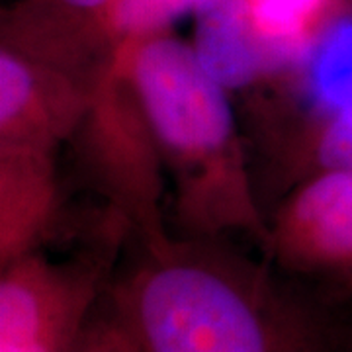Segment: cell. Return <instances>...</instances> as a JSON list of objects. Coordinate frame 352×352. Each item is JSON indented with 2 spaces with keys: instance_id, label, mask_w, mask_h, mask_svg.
I'll use <instances>...</instances> for the list:
<instances>
[{
  "instance_id": "cell-1",
  "label": "cell",
  "mask_w": 352,
  "mask_h": 352,
  "mask_svg": "<svg viewBox=\"0 0 352 352\" xmlns=\"http://www.w3.org/2000/svg\"><path fill=\"white\" fill-rule=\"evenodd\" d=\"M108 302L139 352H352V303L231 239L131 237Z\"/></svg>"
},
{
  "instance_id": "cell-2",
  "label": "cell",
  "mask_w": 352,
  "mask_h": 352,
  "mask_svg": "<svg viewBox=\"0 0 352 352\" xmlns=\"http://www.w3.org/2000/svg\"><path fill=\"white\" fill-rule=\"evenodd\" d=\"M116 61L149 120L168 180L170 231L247 241L261 251L266 212L235 98L173 30L122 39Z\"/></svg>"
},
{
  "instance_id": "cell-3",
  "label": "cell",
  "mask_w": 352,
  "mask_h": 352,
  "mask_svg": "<svg viewBox=\"0 0 352 352\" xmlns=\"http://www.w3.org/2000/svg\"><path fill=\"white\" fill-rule=\"evenodd\" d=\"M131 229L110 210L65 258L45 251L0 266V352H69L104 302Z\"/></svg>"
},
{
  "instance_id": "cell-4",
  "label": "cell",
  "mask_w": 352,
  "mask_h": 352,
  "mask_svg": "<svg viewBox=\"0 0 352 352\" xmlns=\"http://www.w3.org/2000/svg\"><path fill=\"white\" fill-rule=\"evenodd\" d=\"M76 176L133 239H157L166 223L168 180L149 120L118 61L102 76L87 116L67 143Z\"/></svg>"
},
{
  "instance_id": "cell-5",
  "label": "cell",
  "mask_w": 352,
  "mask_h": 352,
  "mask_svg": "<svg viewBox=\"0 0 352 352\" xmlns=\"http://www.w3.org/2000/svg\"><path fill=\"white\" fill-rule=\"evenodd\" d=\"M261 254L282 272L352 303V168L315 173L266 210Z\"/></svg>"
},
{
  "instance_id": "cell-6",
  "label": "cell",
  "mask_w": 352,
  "mask_h": 352,
  "mask_svg": "<svg viewBox=\"0 0 352 352\" xmlns=\"http://www.w3.org/2000/svg\"><path fill=\"white\" fill-rule=\"evenodd\" d=\"M245 116L264 212L307 176L352 168V96L325 108L258 96Z\"/></svg>"
},
{
  "instance_id": "cell-7",
  "label": "cell",
  "mask_w": 352,
  "mask_h": 352,
  "mask_svg": "<svg viewBox=\"0 0 352 352\" xmlns=\"http://www.w3.org/2000/svg\"><path fill=\"white\" fill-rule=\"evenodd\" d=\"M98 82L0 45V147L57 153L82 124Z\"/></svg>"
},
{
  "instance_id": "cell-8",
  "label": "cell",
  "mask_w": 352,
  "mask_h": 352,
  "mask_svg": "<svg viewBox=\"0 0 352 352\" xmlns=\"http://www.w3.org/2000/svg\"><path fill=\"white\" fill-rule=\"evenodd\" d=\"M82 233L65 227L57 153L0 147V266Z\"/></svg>"
},
{
  "instance_id": "cell-9",
  "label": "cell",
  "mask_w": 352,
  "mask_h": 352,
  "mask_svg": "<svg viewBox=\"0 0 352 352\" xmlns=\"http://www.w3.org/2000/svg\"><path fill=\"white\" fill-rule=\"evenodd\" d=\"M192 16L190 45L233 98H254L282 80V65L258 34L245 0H206Z\"/></svg>"
},
{
  "instance_id": "cell-10",
  "label": "cell",
  "mask_w": 352,
  "mask_h": 352,
  "mask_svg": "<svg viewBox=\"0 0 352 352\" xmlns=\"http://www.w3.org/2000/svg\"><path fill=\"white\" fill-rule=\"evenodd\" d=\"M258 34L282 65L284 85L333 28L352 18V0H245Z\"/></svg>"
},
{
  "instance_id": "cell-11",
  "label": "cell",
  "mask_w": 352,
  "mask_h": 352,
  "mask_svg": "<svg viewBox=\"0 0 352 352\" xmlns=\"http://www.w3.org/2000/svg\"><path fill=\"white\" fill-rule=\"evenodd\" d=\"M206 0H118L110 25L118 41L173 30L182 16H192Z\"/></svg>"
},
{
  "instance_id": "cell-12",
  "label": "cell",
  "mask_w": 352,
  "mask_h": 352,
  "mask_svg": "<svg viewBox=\"0 0 352 352\" xmlns=\"http://www.w3.org/2000/svg\"><path fill=\"white\" fill-rule=\"evenodd\" d=\"M69 352H138V344L108 302V294Z\"/></svg>"
},
{
  "instance_id": "cell-13",
  "label": "cell",
  "mask_w": 352,
  "mask_h": 352,
  "mask_svg": "<svg viewBox=\"0 0 352 352\" xmlns=\"http://www.w3.org/2000/svg\"><path fill=\"white\" fill-rule=\"evenodd\" d=\"M138 352H139V349H138Z\"/></svg>"
}]
</instances>
